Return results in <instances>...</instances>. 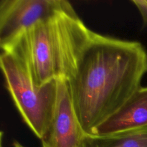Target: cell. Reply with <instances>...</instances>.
<instances>
[{
    "label": "cell",
    "instance_id": "cell-1",
    "mask_svg": "<svg viewBox=\"0 0 147 147\" xmlns=\"http://www.w3.org/2000/svg\"><path fill=\"white\" fill-rule=\"evenodd\" d=\"M147 51L139 42L94 32L67 80L74 111L86 134L119 111L142 88Z\"/></svg>",
    "mask_w": 147,
    "mask_h": 147
},
{
    "label": "cell",
    "instance_id": "cell-2",
    "mask_svg": "<svg viewBox=\"0 0 147 147\" xmlns=\"http://www.w3.org/2000/svg\"><path fill=\"white\" fill-rule=\"evenodd\" d=\"M93 33L72 10L35 24L1 48L41 86L71 78Z\"/></svg>",
    "mask_w": 147,
    "mask_h": 147
},
{
    "label": "cell",
    "instance_id": "cell-3",
    "mask_svg": "<svg viewBox=\"0 0 147 147\" xmlns=\"http://www.w3.org/2000/svg\"><path fill=\"white\" fill-rule=\"evenodd\" d=\"M8 91L24 121L40 139L50 126L55 112L58 80L37 86L17 60L7 53L0 57Z\"/></svg>",
    "mask_w": 147,
    "mask_h": 147
},
{
    "label": "cell",
    "instance_id": "cell-4",
    "mask_svg": "<svg viewBox=\"0 0 147 147\" xmlns=\"http://www.w3.org/2000/svg\"><path fill=\"white\" fill-rule=\"evenodd\" d=\"M74 10L65 0H1L0 46L60 13Z\"/></svg>",
    "mask_w": 147,
    "mask_h": 147
},
{
    "label": "cell",
    "instance_id": "cell-5",
    "mask_svg": "<svg viewBox=\"0 0 147 147\" xmlns=\"http://www.w3.org/2000/svg\"><path fill=\"white\" fill-rule=\"evenodd\" d=\"M86 134L74 111L65 80H58V96L54 117L41 140L42 147H81Z\"/></svg>",
    "mask_w": 147,
    "mask_h": 147
},
{
    "label": "cell",
    "instance_id": "cell-6",
    "mask_svg": "<svg viewBox=\"0 0 147 147\" xmlns=\"http://www.w3.org/2000/svg\"><path fill=\"white\" fill-rule=\"evenodd\" d=\"M147 126V87H142L124 106L96 129L93 135H107Z\"/></svg>",
    "mask_w": 147,
    "mask_h": 147
},
{
    "label": "cell",
    "instance_id": "cell-7",
    "mask_svg": "<svg viewBox=\"0 0 147 147\" xmlns=\"http://www.w3.org/2000/svg\"><path fill=\"white\" fill-rule=\"evenodd\" d=\"M81 147H147V126L107 135H88Z\"/></svg>",
    "mask_w": 147,
    "mask_h": 147
},
{
    "label": "cell",
    "instance_id": "cell-8",
    "mask_svg": "<svg viewBox=\"0 0 147 147\" xmlns=\"http://www.w3.org/2000/svg\"><path fill=\"white\" fill-rule=\"evenodd\" d=\"M132 2L140 11L144 25L147 26V0H133Z\"/></svg>",
    "mask_w": 147,
    "mask_h": 147
},
{
    "label": "cell",
    "instance_id": "cell-9",
    "mask_svg": "<svg viewBox=\"0 0 147 147\" xmlns=\"http://www.w3.org/2000/svg\"><path fill=\"white\" fill-rule=\"evenodd\" d=\"M14 147H24V146H23L22 145L20 144V143H18V142H15L14 143Z\"/></svg>",
    "mask_w": 147,
    "mask_h": 147
}]
</instances>
